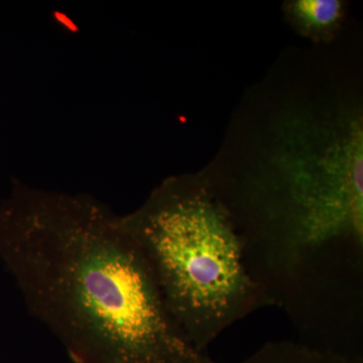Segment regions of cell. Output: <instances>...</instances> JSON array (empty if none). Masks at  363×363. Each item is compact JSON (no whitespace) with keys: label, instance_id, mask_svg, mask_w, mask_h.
Masks as SVG:
<instances>
[{"label":"cell","instance_id":"obj_1","mask_svg":"<svg viewBox=\"0 0 363 363\" xmlns=\"http://www.w3.org/2000/svg\"><path fill=\"white\" fill-rule=\"evenodd\" d=\"M0 259L73 363H216L172 316L121 215L93 196L13 181Z\"/></svg>","mask_w":363,"mask_h":363},{"label":"cell","instance_id":"obj_2","mask_svg":"<svg viewBox=\"0 0 363 363\" xmlns=\"http://www.w3.org/2000/svg\"><path fill=\"white\" fill-rule=\"evenodd\" d=\"M240 173L209 181L230 213L253 278L317 292L363 264V116L358 105H286Z\"/></svg>","mask_w":363,"mask_h":363},{"label":"cell","instance_id":"obj_3","mask_svg":"<svg viewBox=\"0 0 363 363\" xmlns=\"http://www.w3.org/2000/svg\"><path fill=\"white\" fill-rule=\"evenodd\" d=\"M121 222L198 350L207 352L236 322L274 307L247 272L233 218L204 174L167 179Z\"/></svg>","mask_w":363,"mask_h":363},{"label":"cell","instance_id":"obj_5","mask_svg":"<svg viewBox=\"0 0 363 363\" xmlns=\"http://www.w3.org/2000/svg\"><path fill=\"white\" fill-rule=\"evenodd\" d=\"M240 363H362L360 358L346 357L331 350H317L290 340L264 344Z\"/></svg>","mask_w":363,"mask_h":363},{"label":"cell","instance_id":"obj_4","mask_svg":"<svg viewBox=\"0 0 363 363\" xmlns=\"http://www.w3.org/2000/svg\"><path fill=\"white\" fill-rule=\"evenodd\" d=\"M284 13L298 35L314 43H328L342 28L346 4L342 0H290L284 4Z\"/></svg>","mask_w":363,"mask_h":363}]
</instances>
